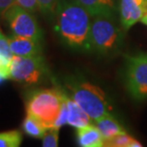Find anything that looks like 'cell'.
I'll return each mask as SVG.
<instances>
[{"instance_id":"cell-7","label":"cell","mask_w":147,"mask_h":147,"mask_svg":"<svg viewBox=\"0 0 147 147\" xmlns=\"http://www.w3.org/2000/svg\"><path fill=\"white\" fill-rule=\"evenodd\" d=\"M2 17L8 22L14 36L33 38L37 41L42 39V31L34 16L16 3L9 8Z\"/></svg>"},{"instance_id":"cell-16","label":"cell","mask_w":147,"mask_h":147,"mask_svg":"<svg viewBox=\"0 0 147 147\" xmlns=\"http://www.w3.org/2000/svg\"><path fill=\"white\" fill-rule=\"evenodd\" d=\"M22 142V134L18 130L0 132V147H18Z\"/></svg>"},{"instance_id":"cell-9","label":"cell","mask_w":147,"mask_h":147,"mask_svg":"<svg viewBox=\"0 0 147 147\" xmlns=\"http://www.w3.org/2000/svg\"><path fill=\"white\" fill-rule=\"evenodd\" d=\"M11 54L19 57H34L42 52L40 41L25 36H14L9 38Z\"/></svg>"},{"instance_id":"cell-18","label":"cell","mask_w":147,"mask_h":147,"mask_svg":"<svg viewBox=\"0 0 147 147\" xmlns=\"http://www.w3.org/2000/svg\"><path fill=\"white\" fill-rule=\"evenodd\" d=\"M58 1L59 0H37L39 11L45 16H54Z\"/></svg>"},{"instance_id":"cell-21","label":"cell","mask_w":147,"mask_h":147,"mask_svg":"<svg viewBox=\"0 0 147 147\" xmlns=\"http://www.w3.org/2000/svg\"><path fill=\"white\" fill-rule=\"evenodd\" d=\"M13 4H16V0H0V16H3L5 11Z\"/></svg>"},{"instance_id":"cell-17","label":"cell","mask_w":147,"mask_h":147,"mask_svg":"<svg viewBox=\"0 0 147 147\" xmlns=\"http://www.w3.org/2000/svg\"><path fill=\"white\" fill-rule=\"evenodd\" d=\"M59 129H48L42 138V146L44 147H57L58 145Z\"/></svg>"},{"instance_id":"cell-4","label":"cell","mask_w":147,"mask_h":147,"mask_svg":"<svg viewBox=\"0 0 147 147\" xmlns=\"http://www.w3.org/2000/svg\"><path fill=\"white\" fill-rule=\"evenodd\" d=\"M123 30L115 21L114 16L92 17L90 29V50L100 55L116 52L122 44Z\"/></svg>"},{"instance_id":"cell-3","label":"cell","mask_w":147,"mask_h":147,"mask_svg":"<svg viewBox=\"0 0 147 147\" xmlns=\"http://www.w3.org/2000/svg\"><path fill=\"white\" fill-rule=\"evenodd\" d=\"M65 94L55 89L34 91L26 101L27 114L38 119L48 129L53 128L60 113Z\"/></svg>"},{"instance_id":"cell-14","label":"cell","mask_w":147,"mask_h":147,"mask_svg":"<svg viewBox=\"0 0 147 147\" xmlns=\"http://www.w3.org/2000/svg\"><path fill=\"white\" fill-rule=\"evenodd\" d=\"M22 128L26 135L34 139H42L48 130V128L39 119L29 114H27V117L23 120Z\"/></svg>"},{"instance_id":"cell-23","label":"cell","mask_w":147,"mask_h":147,"mask_svg":"<svg viewBox=\"0 0 147 147\" xmlns=\"http://www.w3.org/2000/svg\"><path fill=\"white\" fill-rule=\"evenodd\" d=\"M4 79H6V78H4V76H3L1 73H0V83H1V81H2V80H4Z\"/></svg>"},{"instance_id":"cell-1","label":"cell","mask_w":147,"mask_h":147,"mask_svg":"<svg viewBox=\"0 0 147 147\" xmlns=\"http://www.w3.org/2000/svg\"><path fill=\"white\" fill-rule=\"evenodd\" d=\"M55 31L67 46L90 50L92 17L76 0H59L55 9Z\"/></svg>"},{"instance_id":"cell-2","label":"cell","mask_w":147,"mask_h":147,"mask_svg":"<svg viewBox=\"0 0 147 147\" xmlns=\"http://www.w3.org/2000/svg\"><path fill=\"white\" fill-rule=\"evenodd\" d=\"M71 98L80 106L92 121L111 114V106L101 88L85 80L68 82Z\"/></svg>"},{"instance_id":"cell-13","label":"cell","mask_w":147,"mask_h":147,"mask_svg":"<svg viewBox=\"0 0 147 147\" xmlns=\"http://www.w3.org/2000/svg\"><path fill=\"white\" fill-rule=\"evenodd\" d=\"M94 122H95V125L98 128V130L100 131L104 140L110 139V138L117 136L119 134L126 133L124 128L112 116V114L106 115V116L96 119Z\"/></svg>"},{"instance_id":"cell-8","label":"cell","mask_w":147,"mask_h":147,"mask_svg":"<svg viewBox=\"0 0 147 147\" xmlns=\"http://www.w3.org/2000/svg\"><path fill=\"white\" fill-rule=\"evenodd\" d=\"M119 22L124 31L140 21L147 11V0H119Z\"/></svg>"},{"instance_id":"cell-11","label":"cell","mask_w":147,"mask_h":147,"mask_svg":"<svg viewBox=\"0 0 147 147\" xmlns=\"http://www.w3.org/2000/svg\"><path fill=\"white\" fill-rule=\"evenodd\" d=\"M76 139L79 146L82 147H102L104 146V138L96 125L88 124L76 129Z\"/></svg>"},{"instance_id":"cell-22","label":"cell","mask_w":147,"mask_h":147,"mask_svg":"<svg viewBox=\"0 0 147 147\" xmlns=\"http://www.w3.org/2000/svg\"><path fill=\"white\" fill-rule=\"evenodd\" d=\"M140 21H142L143 24H145V25H147V11L145 13V14L144 16H142V18L140 19Z\"/></svg>"},{"instance_id":"cell-10","label":"cell","mask_w":147,"mask_h":147,"mask_svg":"<svg viewBox=\"0 0 147 147\" xmlns=\"http://www.w3.org/2000/svg\"><path fill=\"white\" fill-rule=\"evenodd\" d=\"M86 10L91 17L114 16L116 11L115 0H76Z\"/></svg>"},{"instance_id":"cell-6","label":"cell","mask_w":147,"mask_h":147,"mask_svg":"<svg viewBox=\"0 0 147 147\" xmlns=\"http://www.w3.org/2000/svg\"><path fill=\"white\" fill-rule=\"evenodd\" d=\"M125 83L132 98L147 99V55L126 57Z\"/></svg>"},{"instance_id":"cell-19","label":"cell","mask_w":147,"mask_h":147,"mask_svg":"<svg viewBox=\"0 0 147 147\" xmlns=\"http://www.w3.org/2000/svg\"><path fill=\"white\" fill-rule=\"evenodd\" d=\"M0 55L7 58H11L13 57V54H11L10 49L9 38L5 36L1 29H0Z\"/></svg>"},{"instance_id":"cell-12","label":"cell","mask_w":147,"mask_h":147,"mask_svg":"<svg viewBox=\"0 0 147 147\" xmlns=\"http://www.w3.org/2000/svg\"><path fill=\"white\" fill-rule=\"evenodd\" d=\"M65 102L67 105V124L76 129L90 124L92 119L72 98L65 95Z\"/></svg>"},{"instance_id":"cell-5","label":"cell","mask_w":147,"mask_h":147,"mask_svg":"<svg viewBox=\"0 0 147 147\" xmlns=\"http://www.w3.org/2000/svg\"><path fill=\"white\" fill-rule=\"evenodd\" d=\"M47 75V67L41 55L34 57H11L9 62V79L23 85L37 84Z\"/></svg>"},{"instance_id":"cell-15","label":"cell","mask_w":147,"mask_h":147,"mask_svg":"<svg viewBox=\"0 0 147 147\" xmlns=\"http://www.w3.org/2000/svg\"><path fill=\"white\" fill-rule=\"evenodd\" d=\"M104 146L107 147H140L142 143L129 136L127 133L119 134L110 139L104 140Z\"/></svg>"},{"instance_id":"cell-20","label":"cell","mask_w":147,"mask_h":147,"mask_svg":"<svg viewBox=\"0 0 147 147\" xmlns=\"http://www.w3.org/2000/svg\"><path fill=\"white\" fill-rule=\"evenodd\" d=\"M16 3L32 13L39 10L37 0H16Z\"/></svg>"}]
</instances>
